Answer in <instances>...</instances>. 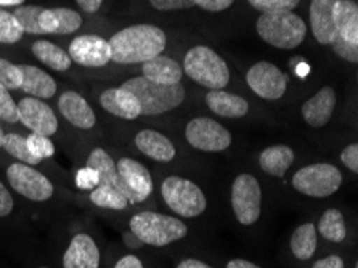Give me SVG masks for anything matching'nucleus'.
<instances>
[{"mask_svg": "<svg viewBox=\"0 0 358 268\" xmlns=\"http://www.w3.org/2000/svg\"><path fill=\"white\" fill-rule=\"evenodd\" d=\"M111 62L121 64L145 63L164 52L166 32L153 24H132L124 27L110 41Z\"/></svg>", "mask_w": 358, "mask_h": 268, "instance_id": "obj_1", "label": "nucleus"}, {"mask_svg": "<svg viewBox=\"0 0 358 268\" xmlns=\"http://www.w3.org/2000/svg\"><path fill=\"white\" fill-rule=\"evenodd\" d=\"M129 230L138 241L153 248H164L182 241L188 234V227L182 218L153 211L134 214L129 220Z\"/></svg>", "mask_w": 358, "mask_h": 268, "instance_id": "obj_2", "label": "nucleus"}, {"mask_svg": "<svg viewBox=\"0 0 358 268\" xmlns=\"http://www.w3.org/2000/svg\"><path fill=\"white\" fill-rule=\"evenodd\" d=\"M122 89L134 94L140 103L142 116H159L180 106L185 100V87L182 84L162 85L155 84L143 76L124 82Z\"/></svg>", "mask_w": 358, "mask_h": 268, "instance_id": "obj_3", "label": "nucleus"}, {"mask_svg": "<svg viewBox=\"0 0 358 268\" xmlns=\"http://www.w3.org/2000/svg\"><path fill=\"white\" fill-rule=\"evenodd\" d=\"M256 31L260 39L281 50L299 47L307 36V24L294 12H270L259 16Z\"/></svg>", "mask_w": 358, "mask_h": 268, "instance_id": "obj_4", "label": "nucleus"}, {"mask_svg": "<svg viewBox=\"0 0 358 268\" xmlns=\"http://www.w3.org/2000/svg\"><path fill=\"white\" fill-rule=\"evenodd\" d=\"M183 73L209 90H224L230 82V69L225 59L206 45L192 47L183 59Z\"/></svg>", "mask_w": 358, "mask_h": 268, "instance_id": "obj_5", "label": "nucleus"}, {"mask_svg": "<svg viewBox=\"0 0 358 268\" xmlns=\"http://www.w3.org/2000/svg\"><path fill=\"white\" fill-rule=\"evenodd\" d=\"M164 204L182 218H196L208 209V196L198 183L180 175H169L161 183Z\"/></svg>", "mask_w": 358, "mask_h": 268, "instance_id": "obj_6", "label": "nucleus"}, {"mask_svg": "<svg viewBox=\"0 0 358 268\" xmlns=\"http://www.w3.org/2000/svg\"><path fill=\"white\" fill-rule=\"evenodd\" d=\"M291 183L297 193L308 198H329L343 185V172L329 162L307 164L292 175Z\"/></svg>", "mask_w": 358, "mask_h": 268, "instance_id": "obj_7", "label": "nucleus"}, {"mask_svg": "<svg viewBox=\"0 0 358 268\" xmlns=\"http://www.w3.org/2000/svg\"><path fill=\"white\" fill-rule=\"evenodd\" d=\"M230 204L236 220L244 227L254 225L262 214V187L252 174H240L233 180Z\"/></svg>", "mask_w": 358, "mask_h": 268, "instance_id": "obj_8", "label": "nucleus"}, {"mask_svg": "<svg viewBox=\"0 0 358 268\" xmlns=\"http://www.w3.org/2000/svg\"><path fill=\"white\" fill-rule=\"evenodd\" d=\"M7 182L16 193L32 202H45L55 195V187L41 171L34 166L23 162L10 164L7 172Z\"/></svg>", "mask_w": 358, "mask_h": 268, "instance_id": "obj_9", "label": "nucleus"}, {"mask_svg": "<svg viewBox=\"0 0 358 268\" xmlns=\"http://www.w3.org/2000/svg\"><path fill=\"white\" fill-rule=\"evenodd\" d=\"M119 191L126 196L129 204H142L153 195V177L148 167L132 157H121L116 164Z\"/></svg>", "mask_w": 358, "mask_h": 268, "instance_id": "obj_10", "label": "nucleus"}, {"mask_svg": "<svg viewBox=\"0 0 358 268\" xmlns=\"http://www.w3.org/2000/svg\"><path fill=\"white\" fill-rule=\"evenodd\" d=\"M185 139L198 151L220 153L230 148L233 136L229 129L210 118H194L187 124Z\"/></svg>", "mask_w": 358, "mask_h": 268, "instance_id": "obj_11", "label": "nucleus"}, {"mask_svg": "<svg viewBox=\"0 0 358 268\" xmlns=\"http://www.w3.org/2000/svg\"><path fill=\"white\" fill-rule=\"evenodd\" d=\"M246 82L249 89L264 100H280L286 94L289 78L276 64L259 62L248 69Z\"/></svg>", "mask_w": 358, "mask_h": 268, "instance_id": "obj_12", "label": "nucleus"}, {"mask_svg": "<svg viewBox=\"0 0 358 268\" xmlns=\"http://www.w3.org/2000/svg\"><path fill=\"white\" fill-rule=\"evenodd\" d=\"M20 122L32 134L53 136L58 130V118L52 106L34 97H24L18 103Z\"/></svg>", "mask_w": 358, "mask_h": 268, "instance_id": "obj_13", "label": "nucleus"}, {"mask_svg": "<svg viewBox=\"0 0 358 268\" xmlns=\"http://www.w3.org/2000/svg\"><path fill=\"white\" fill-rule=\"evenodd\" d=\"M71 62L87 68H101L111 62V48L108 41L95 34L78 36L69 43Z\"/></svg>", "mask_w": 358, "mask_h": 268, "instance_id": "obj_14", "label": "nucleus"}, {"mask_svg": "<svg viewBox=\"0 0 358 268\" xmlns=\"http://www.w3.org/2000/svg\"><path fill=\"white\" fill-rule=\"evenodd\" d=\"M63 268H100L101 251L89 233H78L63 253Z\"/></svg>", "mask_w": 358, "mask_h": 268, "instance_id": "obj_15", "label": "nucleus"}, {"mask_svg": "<svg viewBox=\"0 0 358 268\" xmlns=\"http://www.w3.org/2000/svg\"><path fill=\"white\" fill-rule=\"evenodd\" d=\"M336 101H338V98H336V90L333 87H323L302 105L301 113L303 121L313 129L324 127L333 118Z\"/></svg>", "mask_w": 358, "mask_h": 268, "instance_id": "obj_16", "label": "nucleus"}, {"mask_svg": "<svg viewBox=\"0 0 358 268\" xmlns=\"http://www.w3.org/2000/svg\"><path fill=\"white\" fill-rule=\"evenodd\" d=\"M58 109L62 116L80 130H90L96 124V116L83 95L74 90H66L58 98Z\"/></svg>", "mask_w": 358, "mask_h": 268, "instance_id": "obj_17", "label": "nucleus"}, {"mask_svg": "<svg viewBox=\"0 0 358 268\" xmlns=\"http://www.w3.org/2000/svg\"><path fill=\"white\" fill-rule=\"evenodd\" d=\"M135 146L150 160L158 162H171L177 155L172 140L153 129H143L135 135Z\"/></svg>", "mask_w": 358, "mask_h": 268, "instance_id": "obj_18", "label": "nucleus"}, {"mask_svg": "<svg viewBox=\"0 0 358 268\" xmlns=\"http://www.w3.org/2000/svg\"><path fill=\"white\" fill-rule=\"evenodd\" d=\"M338 0H312L310 3V27L318 43L322 45H331L336 39V32L333 10Z\"/></svg>", "mask_w": 358, "mask_h": 268, "instance_id": "obj_19", "label": "nucleus"}, {"mask_svg": "<svg viewBox=\"0 0 358 268\" xmlns=\"http://www.w3.org/2000/svg\"><path fill=\"white\" fill-rule=\"evenodd\" d=\"M100 105L106 113L126 119V121H134V119L142 116L138 100L122 87H113V89L103 92L100 95Z\"/></svg>", "mask_w": 358, "mask_h": 268, "instance_id": "obj_20", "label": "nucleus"}, {"mask_svg": "<svg viewBox=\"0 0 358 268\" xmlns=\"http://www.w3.org/2000/svg\"><path fill=\"white\" fill-rule=\"evenodd\" d=\"M39 24L43 34L68 36L79 31L83 26V16L71 8H43Z\"/></svg>", "mask_w": 358, "mask_h": 268, "instance_id": "obj_21", "label": "nucleus"}, {"mask_svg": "<svg viewBox=\"0 0 358 268\" xmlns=\"http://www.w3.org/2000/svg\"><path fill=\"white\" fill-rule=\"evenodd\" d=\"M142 76L155 84L162 85H176L182 82L183 71L182 66L176 59L164 57V55H158V57L148 59V62L142 63Z\"/></svg>", "mask_w": 358, "mask_h": 268, "instance_id": "obj_22", "label": "nucleus"}, {"mask_svg": "<svg viewBox=\"0 0 358 268\" xmlns=\"http://www.w3.org/2000/svg\"><path fill=\"white\" fill-rule=\"evenodd\" d=\"M206 105L214 114L227 119L244 118L249 113V103L243 97L225 90H210L206 95Z\"/></svg>", "mask_w": 358, "mask_h": 268, "instance_id": "obj_23", "label": "nucleus"}, {"mask_svg": "<svg viewBox=\"0 0 358 268\" xmlns=\"http://www.w3.org/2000/svg\"><path fill=\"white\" fill-rule=\"evenodd\" d=\"M21 73H23V84L21 90L39 100H48L57 94V82L50 74L42 71L41 68L32 66V64H21Z\"/></svg>", "mask_w": 358, "mask_h": 268, "instance_id": "obj_24", "label": "nucleus"}, {"mask_svg": "<svg viewBox=\"0 0 358 268\" xmlns=\"http://www.w3.org/2000/svg\"><path fill=\"white\" fill-rule=\"evenodd\" d=\"M296 161V153L289 145L267 146L259 155V166L267 175L272 177H285Z\"/></svg>", "mask_w": 358, "mask_h": 268, "instance_id": "obj_25", "label": "nucleus"}, {"mask_svg": "<svg viewBox=\"0 0 358 268\" xmlns=\"http://www.w3.org/2000/svg\"><path fill=\"white\" fill-rule=\"evenodd\" d=\"M336 32L341 39L358 45V7L352 0H338L333 10Z\"/></svg>", "mask_w": 358, "mask_h": 268, "instance_id": "obj_26", "label": "nucleus"}, {"mask_svg": "<svg viewBox=\"0 0 358 268\" xmlns=\"http://www.w3.org/2000/svg\"><path fill=\"white\" fill-rule=\"evenodd\" d=\"M318 246V233L315 228V223L307 222L302 223L301 227H297L291 234L289 239V248L292 255L297 260H310L317 253Z\"/></svg>", "mask_w": 358, "mask_h": 268, "instance_id": "obj_27", "label": "nucleus"}, {"mask_svg": "<svg viewBox=\"0 0 358 268\" xmlns=\"http://www.w3.org/2000/svg\"><path fill=\"white\" fill-rule=\"evenodd\" d=\"M32 53L34 57L42 62L45 66H48L58 73H64L71 68V57L69 53L63 50L62 47H58L57 43L48 42V41H37L32 43Z\"/></svg>", "mask_w": 358, "mask_h": 268, "instance_id": "obj_28", "label": "nucleus"}, {"mask_svg": "<svg viewBox=\"0 0 358 268\" xmlns=\"http://www.w3.org/2000/svg\"><path fill=\"white\" fill-rule=\"evenodd\" d=\"M317 233L329 243H344L347 238V225L344 214L339 209L324 211L315 225Z\"/></svg>", "mask_w": 358, "mask_h": 268, "instance_id": "obj_29", "label": "nucleus"}, {"mask_svg": "<svg viewBox=\"0 0 358 268\" xmlns=\"http://www.w3.org/2000/svg\"><path fill=\"white\" fill-rule=\"evenodd\" d=\"M85 166L94 169L100 175V183L113 185L119 190V177H117V167L116 161L113 160L105 148H95L87 157Z\"/></svg>", "mask_w": 358, "mask_h": 268, "instance_id": "obj_30", "label": "nucleus"}, {"mask_svg": "<svg viewBox=\"0 0 358 268\" xmlns=\"http://www.w3.org/2000/svg\"><path fill=\"white\" fill-rule=\"evenodd\" d=\"M89 199L94 206L106 211H126L130 206L121 191L108 183H100L99 187L89 191Z\"/></svg>", "mask_w": 358, "mask_h": 268, "instance_id": "obj_31", "label": "nucleus"}, {"mask_svg": "<svg viewBox=\"0 0 358 268\" xmlns=\"http://www.w3.org/2000/svg\"><path fill=\"white\" fill-rule=\"evenodd\" d=\"M43 8L41 5H20V7L15 8V20L18 21V24L23 32L26 34H32V36H41L43 34L39 24L41 20V13L43 12Z\"/></svg>", "mask_w": 358, "mask_h": 268, "instance_id": "obj_32", "label": "nucleus"}, {"mask_svg": "<svg viewBox=\"0 0 358 268\" xmlns=\"http://www.w3.org/2000/svg\"><path fill=\"white\" fill-rule=\"evenodd\" d=\"M2 148L18 162L29 164V166H37V164L41 162L31 155L28 150V145H26V136H23L21 134H15V132L5 134Z\"/></svg>", "mask_w": 358, "mask_h": 268, "instance_id": "obj_33", "label": "nucleus"}, {"mask_svg": "<svg viewBox=\"0 0 358 268\" xmlns=\"http://www.w3.org/2000/svg\"><path fill=\"white\" fill-rule=\"evenodd\" d=\"M26 145H28V150L32 156L36 157L37 161L48 160L55 155V143H53L50 136L41 135V134H29L26 136Z\"/></svg>", "mask_w": 358, "mask_h": 268, "instance_id": "obj_34", "label": "nucleus"}, {"mask_svg": "<svg viewBox=\"0 0 358 268\" xmlns=\"http://www.w3.org/2000/svg\"><path fill=\"white\" fill-rule=\"evenodd\" d=\"M24 36L13 13L0 8V43H16Z\"/></svg>", "mask_w": 358, "mask_h": 268, "instance_id": "obj_35", "label": "nucleus"}, {"mask_svg": "<svg viewBox=\"0 0 358 268\" xmlns=\"http://www.w3.org/2000/svg\"><path fill=\"white\" fill-rule=\"evenodd\" d=\"M21 84H23V73L18 64L0 58V85L7 90H16L21 89Z\"/></svg>", "mask_w": 358, "mask_h": 268, "instance_id": "obj_36", "label": "nucleus"}, {"mask_svg": "<svg viewBox=\"0 0 358 268\" xmlns=\"http://www.w3.org/2000/svg\"><path fill=\"white\" fill-rule=\"evenodd\" d=\"M0 119L7 124L20 122L18 103L10 95V90L0 85Z\"/></svg>", "mask_w": 358, "mask_h": 268, "instance_id": "obj_37", "label": "nucleus"}, {"mask_svg": "<svg viewBox=\"0 0 358 268\" xmlns=\"http://www.w3.org/2000/svg\"><path fill=\"white\" fill-rule=\"evenodd\" d=\"M252 8L262 13L270 12H292L301 0H248Z\"/></svg>", "mask_w": 358, "mask_h": 268, "instance_id": "obj_38", "label": "nucleus"}, {"mask_svg": "<svg viewBox=\"0 0 358 268\" xmlns=\"http://www.w3.org/2000/svg\"><path fill=\"white\" fill-rule=\"evenodd\" d=\"M74 182H76V187H78L79 190L90 191L100 185V175H99V172L94 171V169L84 166V167H80L78 172H76Z\"/></svg>", "mask_w": 358, "mask_h": 268, "instance_id": "obj_39", "label": "nucleus"}, {"mask_svg": "<svg viewBox=\"0 0 358 268\" xmlns=\"http://www.w3.org/2000/svg\"><path fill=\"white\" fill-rule=\"evenodd\" d=\"M331 47L336 55H339L341 58L345 59L349 63L358 62V45H352V43L341 39L339 36H336V39L331 42Z\"/></svg>", "mask_w": 358, "mask_h": 268, "instance_id": "obj_40", "label": "nucleus"}, {"mask_svg": "<svg viewBox=\"0 0 358 268\" xmlns=\"http://www.w3.org/2000/svg\"><path fill=\"white\" fill-rule=\"evenodd\" d=\"M150 3L159 12H173V10H187L194 7L193 0H150Z\"/></svg>", "mask_w": 358, "mask_h": 268, "instance_id": "obj_41", "label": "nucleus"}, {"mask_svg": "<svg viewBox=\"0 0 358 268\" xmlns=\"http://www.w3.org/2000/svg\"><path fill=\"white\" fill-rule=\"evenodd\" d=\"M15 209V198L10 193V190L7 188L2 180H0V218H5L12 214Z\"/></svg>", "mask_w": 358, "mask_h": 268, "instance_id": "obj_42", "label": "nucleus"}, {"mask_svg": "<svg viewBox=\"0 0 358 268\" xmlns=\"http://www.w3.org/2000/svg\"><path fill=\"white\" fill-rule=\"evenodd\" d=\"M341 161L350 172H358V145L350 143L341 151Z\"/></svg>", "mask_w": 358, "mask_h": 268, "instance_id": "obj_43", "label": "nucleus"}, {"mask_svg": "<svg viewBox=\"0 0 358 268\" xmlns=\"http://www.w3.org/2000/svg\"><path fill=\"white\" fill-rule=\"evenodd\" d=\"M235 0H193V3L196 7L206 10V12H224V10H229Z\"/></svg>", "mask_w": 358, "mask_h": 268, "instance_id": "obj_44", "label": "nucleus"}, {"mask_svg": "<svg viewBox=\"0 0 358 268\" xmlns=\"http://www.w3.org/2000/svg\"><path fill=\"white\" fill-rule=\"evenodd\" d=\"M312 268H345V264L343 260V257L338 254H331L323 257V259L317 260L315 264L312 265Z\"/></svg>", "mask_w": 358, "mask_h": 268, "instance_id": "obj_45", "label": "nucleus"}, {"mask_svg": "<svg viewBox=\"0 0 358 268\" xmlns=\"http://www.w3.org/2000/svg\"><path fill=\"white\" fill-rule=\"evenodd\" d=\"M113 268H145L143 260L135 254H126L119 259Z\"/></svg>", "mask_w": 358, "mask_h": 268, "instance_id": "obj_46", "label": "nucleus"}, {"mask_svg": "<svg viewBox=\"0 0 358 268\" xmlns=\"http://www.w3.org/2000/svg\"><path fill=\"white\" fill-rule=\"evenodd\" d=\"M176 268H214V267L206 264V262L199 259H194V257H189V259H183L178 262Z\"/></svg>", "mask_w": 358, "mask_h": 268, "instance_id": "obj_47", "label": "nucleus"}, {"mask_svg": "<svg viewBox=\"0 0 358 268\" xmlns=\"http://www.w3.org/2000/svg\"><path fill=\"white\" fill-rule=\"evenodd\" d=\"M76 2L85 13H95L100 10L103 0H76Z\"/></svg>", "mask_w": 358, "mask_h": 268, "instance_id": "obj_48", "label": "nucleus"}, {"mask_svg": "<svg viewBox=\"0 0 358 268\" xmlns=\"http://www.w3.org/2000/svg\"><path fill=\"white\" fill-rule=\"evenodd\" d=\"M227 268H262L257 264H254L251 260L246 259H231L229 264H227Z\"/></svg>", "mask_w": 358, "mask_h": 268, "instance_id": "obj_49", "label": "nucleus"}, {"mask_svg": "<svg viewBox=\"0 0 358 268\" xmlns=\"http://www.w3.org/2000/svg\"><path fill=\"white\" fill-rule=\"evenodd\" d=\"M24 0H0V7H20Z\"/></svg>", "mask_w": 358, "mask_h": 268, "instance_id": "obj_50", "label": "nucleus"}, {"mask_svg": "<svg viewBox=\"0 0 358 268\" xmlns=\"http://www.w3.org/2000/svg\"><path fill=\"white\" fill-rule=\"evenodd\" d=\"M3 139H5V130L2 129V125H0V148L3 145Z\"/></svg>", "mask_w": 358, "mask_h": 268, "instance_id": "obj_51", "label": "nucleus"}, {"mask_svg": "<svg viewBox=\"0 0 358 268\" xmlns=\"http://www.w3.org/2000/svg\"><path fill=\"white\" fill-rule=\"evenodd\" d=\"M39 268H48V267H39Z\"/></svg>", "mask_w": 358, "mask_h": 268, "instance_id": "obj_52", "label": "nucleus"}]
</instances>
